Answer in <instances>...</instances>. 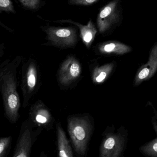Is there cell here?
I'll list each match as a JSON object with an SVG mask.
<instances>
[{
	"label": "cell",
	"instance_id": "obj_20",
	"mask_svg": "<svg viewBox=\"0 0 157 157\" xmlns=\"http://www.w3.org/2000/svg\"><path fill=\"white\" fill-rule=\"evenodd\" d=\"M151 106H152V108H153V112H154V114H155V117L156 118V122L157 123V111L155 109V107H153L152 105H151Z\"/></svg>",
	"mask_w": 157,
	"mask_h": 157
},
{
	"label": "cell",
	"instance_id": "obj_8",
	"mask_svg": "<svg viewBox=\"0 0 157 157\" xmlns=\"http://www.w3.org/2000/svg\"><path fill=\"white\" fill-rule=\"evenodd\" d=\"M157 71V43L154 44L150 53L148 60L138 70L134 80V86L137 87L149 80Z\"/></svg>",
	"mask_w": 157,
	"mask_h": 157
},
{
	"label": "cell",
	"instance_id": "obj_11",
	"mask_svg": "<svg viewBox=\"0 0 157 157\" xmlns=\"http://www.w3.org/2000/svg\"><path fill=\"white\" fill-rule=\"evenodd\" d=\"M98 50L102 55L122 56L132 51V48L117 41H108L98 46Z\"/></svg>",
	"mask_w": 157,
	"mask_h": 157
},
{
	"label": "cell",
	"instance_id": "obj_10",
	"mask_svg": "<svg viewBox=\"0 0 157 157\" xmlns=\"http://www.w3.org/2000/svg\"><path fill=\"white\" fill-rule=\"evenodd\" d=\"M37 71L36 65L31 62L26 70V74L24 80L23 90L24 103L27 102L30 96L33 93L37 85Z\"/></svg>",
	"mask_w": 157,
	"mask_h": 157
},
{
	"label": "cell",
	"instance_id": "obj_3",
	"mask_svg": "<svg viewBox=\"0 0 157 157\" xmlns=\"http://www.w3.org/2000/svg\"><path fill=\"white\" fill-rule=\"evenodd\" d=\"M128 136V131L123 127L107 128L100 146V157L123 156L127 145Z\"/></svg>",
	"mask_w": 157,
	"mask_h": 157
},
{
	"label": "cell",
	"instance_id": "obj_16",
	"mask_svg": "<svg viewBox=\"0 0 157 157\" xmlns=\"http://www.w3.org/2000/svg\"><path fill=\"white\" fill-rule=\"evenodd\" d=\"M12 137L2 138L0 140V157L5 156L11 142Z\"/></svg>",
	"mask_w": 157,
	"mask_h": 157
},
{
	"label": "cell",
	"instance_id": "obj_5",
	"mask_svg": "<svg viewBox=\"0 0 157 157\" xmlns=\"http://www.w3.org/2000/svg\"><path fill=\"white\" fill-rule=\"evenodd\" d=\"M45 32L48 41L58 47H72L78 41L77 31L73 27H50Z\"/></svg>",
	"mask_w": 157,
	"mask_h": 157
},
{
	"label": "cell",
	"instance_id": "obj_14",
	"mask_svg": "<svg viewBox=\"0 0 157 157\" xmlns=\"http://www.w3.org/2000/svg\"><path fill=\"white\" fill-rule=\"evenodd\" d=\"M115 62H112L97 67L93 71L92 80L95 84H101L109 78L115 69Z\"/></svg>",
	"mask_w": 157,
	"mask_h": 157
},
{
	"label": "cell",
	"instance_id": "obj_12",
	"mask_svg": "<svg viewBox=\"0 0 157 157\" xmlns=\"http://www.w3.org/2000/svg\"><path fill=\"white\" fill-rule=\"evenodd\" d=\"M56 22L73 24L78 26L80 32V36L82 39V42L87 48H90L93 42L94 41L97 32V29L95 28V25L91 20H90L86 25H82L80 24L70 20L56 21Z\"/></svg>",
	"mask_w": 157,
	"mask_h": 157
},
{
	"label": "cell",
	"instance_id": "obj_18",
	"mask_svg": "<svg viewBox=\"0 0 157 157\" xmlns=\"http://www.w3.org/2000/svg\"><path fill=\"white\" fill-rule=\"evenodd\" d=\"M22 5L26 9L36 10L39 7L40 0H20Z\"/></svg>",
	"mask_w": 157,
	"mask_h": 157
},
{
	"label": "cell",
	"instance_id": "obj_4",
	"mask_svg": "<svg viewBox=\"0 0 157 157\" xmlns=\"http://www.w3.org/2000/svg\"><path fill=\"white\" fill-rule=\"evenodd\" d=\"M123 19L121 0H112L103 7L97 18L99 33L111 32L120 25Z\"/></svg>",
	"mask_w": 157,
	"mask_h": 157
},
{
	"label": "cell",
	"instance_id": "obj_13",
	"mask_svg": "<svg viewBox=\"0 0 157 157\" xmlns=\"http://www.w3.org/2000/svg\"><path fill=\"white\" fill-rule=\"evenodd\" d=\"M58 149L60 157H73V151L64 130L60 124H57Z\"/></svg>",
	"mask_w": 157,
	"mask_h": 157
},
{
	"label": "cell",
	"instance_id": "obj_17",
	"mask_svg": "<svg viewBox=\"0 0 157 157\" xmlns=\"http://www.w3.org/2000/svg\"><path fill=\"white\" fill-rule=\"evenodd\" d=\"M0 11L15 12L13 4L11 0H0Z\"/></svg>",
	"mask_w": 157,
	"mask_h": 157
},
{
	"label": "cell",
	"instance_id": "obj_15",
	"mask_svg": "<svg viewBox=\"0 0 157 157\" xmlns=\"http://www.w3.org/2000/svg\"><path fill=\"white\" fill-rule=\"evenodd\" d=\"M151 123L154 131L157 135V123L155 116L151 119ZM139 151L143 155L151 157H157V137L153 140L141 146Z\"/></svg>",
	"mask_w": 157,
	"mask_h": 157
},
{
	"label": "cell",
	"instance_id": "obj_2",
	"mask_svg": "<svg viewBox=\"0 0 157 157\" xmlns=\"http://www.w3.org/2000/svg\"><path fill=\"white\" fill-rule=\"evenodd\" d=\"M68 131L73 147L79 155L86 154L94 124L88 116L74 115L68 118Z\"/></svg>",
	"mask_w": 157,
	"mask_h": 157
},
{
	"label": "cell",
	"instance_id": "obj_1",
	"mask_svg": "<svg viewBox=\"0 0 157 157\" xmlns=\"http://www.w3.org/2000/svg\"><path fill=\"white\" fill-rule=\"evenodd\" d=\"M18 65L11 64L3 66L0 71V86L5 114L11 123L19 118L20 99L17 90V69Z\"/></svg>",
	"mask_w": 157,
	"mask_h": 157
},
{
	"label": "cell",
	"instance_id": "obj_9",
	"mask_svg": "<svg viewBox=\"0 0 157 157\" xmlns=\"http://www.w3.org/2000/svg\"><path fill=\"white\" fill-rule=\"evenodd\" d=\"M30 120L33 124L48 129L53 124V118L47 107L41 101L33 105L29 113Z\"/></svg>",
	"mask_w": 157,
	"mask_h": 157
},
{
	"label": "cell",
	"instance_id": "obj_7",
	"mask_svg": "<svg viewBox=\"0 0 157 157\" xmlns=\"http://www.w3.org/2000/svg\"><path fill=\"white\" fill-rule=\"evenodd\" d=\"M82 67L78 60L74 56L68 57L62 63L58 73L59 81L67 86L78 78L81 75Z\"/></svg>",
	"mask_w": 157,
	"mask_h": 157
},
{
	"label": "cell",
	"instance_id": "obj_19",
	"mask_svg": "<svg viewBox=\"0 0 157 157\" xmlns=\"http://www.w3.org/2000/svg\"><path fill=\"white\" fill-rule=\"evenodd\" d=\"M99 0H69L70 5L89 6L96 3Z\"/></svg>",
	"mask_w": 157,
	"mask_h": 157
},
{
	"label": "cell",
	"instance_id": "obj_6",
	"mask_svg": "<svg viewBox=\"0 0 157 157\" xmlns=\"http://www.w3.org/2000/svg\"><path fill=\"white\" fill-rule=\"evenodd\" d=\"M32 124L31 121H26L23 124L14 149L13 157H28L30 156L35 139Z\"/></svg>",
	"mask_w": 157,
	"mask_h": 157
}]
</instances>
